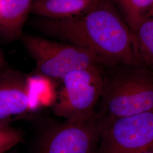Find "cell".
<instances>
[{"label": "cell", "mask_w": 153, "mask_h": 153, "mask_svg": "<svg viewBox=\"0 0 153 153\" xmlns=\"http://www.w3.org/2000/svg\"><path fill=\"white\" fill-rule=\"evenodd\" d=\"M31 22L42 36L91 52L105 68L140 64L133 33L112 0H98L90 10L79 16L65 19L38 17Z\"/></svg>", "instance_id": "cell-1"}, {"label": "cell", "mask_w": 153, "mask_h": 153, "mask_svg": "<svg viewBox=\"0 0 153 153\" xmlns=\"http://www.w3.org/2000/svg\"><path fill=\"white\" fill-rule=\"evenodd\" d=\"M99 117L118 118L153 110V71L141 64L104 69Z\"/></svg>", "instance_id": "cell-2"}, {"label": "cell", "mask_w": 153, "mask_h": 153, "mask_svg": "<svg viewBox=\"0 0 153 153\" xmlns=\"http://www.w3.org/2000/svg\"><path fill=\"white\" fill-rule=\"evenodd\" d=\"M20 40L35 62L34 73L38 76L61 79L72 71L102 65L91 52L73 44L25 33Z\"/></svg>", "instance_id": "cell-3"}, {"label": "cell", "mask_w": 153, "mask_h": 153, "mask_svg": "<svg viewBox=\"0 0 153 153\" xmlns=\"http://www.w3.org/2000/svg\"><path fill=\"white\" fill-rule=\"evenodd\" d=\"M104 69L102 65L93 66L63 76L62 87L52 105L54 114L71 122L86 120L95 115Z\"/></svg>", "instance_id": "cell-4"}, {"label": "cell", "mask_w": 153, "mask_h": 153, "mask_svg": "<svg viewBox=\"0 0 153 153\" xmlns=\"http://www.w3.org/2000/svg\"><path fill=\"white\" fill-rule=\"evenodd\" d=\"M98 117L100 138L97 153L153 150V110L118 118Z\"/></svg>", "instance_id": "cell-5"}, {"label": "cell", "mask_w": 153, "mask_h": 153, "mask_svg": "<svg viewBox=\"0 0 153 153\" xmlns=\"http://www.w3.org/2000/svg\"><path fill=\"white\" fill-rule=\"evenodd\" d=\"M100 138L97 113L86 120L65 121L40 137L36 153H97Z\"/></svg>", "instance_id": "cell-6"}, {"label": "cell", "mask_w": 153, "mask_h": 153, "mask_svg": "<svg viewBox=\"0 0 153 153\" xmlns=\"http://www.w3.org/2000/svg\"><path fill=\"white\" fill-rule=\"evenodd\" d=\"M28 76L7 69L0 72V123H7L31 109L32 88Z\"/></svg>", "instance_id": "cell-7"}, {"label": "cell", "mask_w": 153, "mask_h": 153, "mask_svg": "<svg viewBox=\"0 0 153 153\" xmlns=\"http://www.w3.org/2000/svg\"><path fill=\"white\" fill-rule=\"evenodd\" d=\"M33 2V0H0V39L6 42L20 39Z\"/></svg>", "instance_id": "cell-8"}, {"label": "cell", "mask_w": 153, "mask_h": 153, "mask_svg": "<svg viewBox=\"0 0 153 153\" xmlns=\"http://www.w3.org/2000/svg\"><path fill=\"white\" fill-rule=\"evenodd\" d=\"M98 0H33L31 13L52 19H65L82 15Z\"/></svg>", "instance_id": "cell-9"}, {"label": "cell", "mask_w": 153, "mask_h": 153, "mask_svg": "<svg viewBox=\"0 0 153 153\" xmlns=\"http://www.w3.org/2000/svg\"><path fill=\"white\" fill-rule=\"evenodd\" d=\"M138 62L153 71V9L133 33Z\"/></svg>", "instance_id": "cell-10"}, {"label": "cell", "mask_w": 153, "mask_h": 153, "mask_svg": "<svg viewBox=\"0 0 153 153\" xmlns=\"http://www.w3.org/2000/svg\"><path fill=\"white\" fill-rule=\"evenodd\" d=\"M132 33L153 9V0H112Z\"/></svg>", "instance_id": "cell-11"}, {"label": "cell", "mask_w": 153, "mask_h": 153, "mask_svg": "<svg viewBox=\"0 0 153 153\" xmlns=\"http://www.w3.org/2000/svg\"><path fill=\"white\" fill-rule=\"evenodd\" d=\"M22 132L9 126L7 123H0V153H5L23 140Z\"/></svg>", "instance_id": "cell-12"}, {"label": "cell", "mask_w": 153, "mask_h": 153, "mask_svg": "<svg viewBox=\"0 0 153 153\" xmlns=\"http://www.w3.org/2000/svg\"><path fill=\"white\" fill-rule=\"evenodd\" d=\"M7 69L5 59L2 53V52L0 49V72L4 71Z\"/></svg>", "instance_id": "cell-13"}, {"label": "cell", "mask_w": 153, "mask_h": 153, "mask_svg": "<svg viewBox=\"0 0 153 153\" xmlns=\"http://www.w3.org/2000/svg\"><path fill=\"white\" fill-rule=\"evenodd\" d=\"M153 153V150H152V151H149V152H145V153Z\"/></svg>", "instance_id": "cell-14"}]
</instances>
